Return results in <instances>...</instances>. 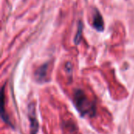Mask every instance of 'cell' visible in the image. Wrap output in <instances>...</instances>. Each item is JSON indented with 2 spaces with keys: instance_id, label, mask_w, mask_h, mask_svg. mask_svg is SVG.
Returning <instances> with one entry per match:
<instances>
[{
  "instance_id": "cell-1",
  "label": "cell",
  "mask_w": 134,
  "mask_h": 134,
  "mask_svg": "<svg viewBox=\"0 0 134 134\" xmlns=\"http://www.w3.org/2000/svg\"><path fill=\"white\" fill-rule=\"evenodd\" d=\"M74 103L76 109L82 117L86 115L93 117L96 115V104L88 98L83 90L80 89H77L75 90Z\"/></svg>"
},
{
  "instance_id": "cell-2",
  "label": "cell",
  "mask_w": 134,
  "mask_h": 134,
  "mask_svg": "<svg viewBox=\"0 0 134 134\" xmlns=\"http://www.w3.org/2000/svg\"><path fill=\"white\" fill-rule=\"evenodd\" d=\"M27 115L30 121V134H36L38 130V122L36 117L35 104L31 103L28 105Z\"/></svg>"
},
{
  "instance_id": "cell-3",
  "label": "cell",
  "mask_w": 134,
  "mask_h": 134,
  "mask_svg": "<svg viewBox=\"0 0 134 134\" xmlns=\"http://www.w3.org/2000/svg\"><path fill=\"white\" fill-rule=\"evenodd\" d=\"M48 66H49L48 64H42L41 67H39L36 70L35 73V76L36 80L38 82H44L46 81L47 71H48Z\"/></svg>"
},
{
  "instance_id": "cell-4",
  "label": "cell",
  "mask_w": 134,
  "mask_h": 134,
  "mask_svg": "<svg viewBox=\"0 0 134 134\" xmlns=\"http://www.w3.org/2000/svg\"><path fill=\"white\" fill-rule=\"evenodd\" d=\"M93 27L98 31H103L104 28V23L103 20L102 15L99 13V11L96 10V13L93 16Z\"/></svg>"
},
{
  "instance_id": "cell-5",
  "label": "cell",
  "mask_w": 134,
  "mask_h": 134,
  "mask_svg": "<svg viewBox=\"0 0 134 134\" xmlns=\"http://www.w3.org/2000/svg\"><path fill=\"white\" fill-rule=\"evenodd\" d=\"M4 100H5V97H4V86H3L2 89V96H1V105H2L1 106V116H2V120L13 129V124L11 123V122H10L7 114H5V108H4V105H5Z\"/></svg>"
},
{
  "instance_id": "cell-6",
  "label": "cell",
  "mask_w": 134,
  "mask_h": 134,
  "mask_svg": "<svg viewBox=\"0 0 134 134\" xmlns=\"http://www.w3.org/2000/svg\"><path fill=\"white\" fill-rule=\"evenodd\" d=\"M82 24L81 22H79V24L78 26V31L77 34L75 37V44H79L81 41V38H82Z\"/></svg>"
}]
</instances>
